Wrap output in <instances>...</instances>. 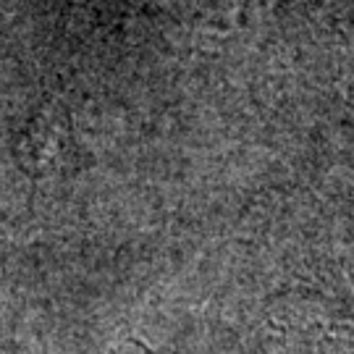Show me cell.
Returning <instances> with one entry per match:
<instances>
[{
  "label": "cell",
  "mask_w": 354,
  "mask_h": 354,
  "mask_svg": "<svg viewBox=\"0 0 354 354\" xmlns=\"http://www.w3.org/2000/svg\"><path fill=\"white\" fill-rule=\"evenodd\" d=\"M74 150V129L71 115L64 102H42L35 115L19 131V140L13 147L16 163L29 178H45L58 174Z\"/></svg>",
  "instance_id": "6da1fadb"
},
{
  "label": "cell",
  "mask_w": 354,
  "mask_h": 354,
  "mask_svg": "<svg viewBox=\"0 0 354 354\" xmlns=\"http://www.w3.org/2000/svg\"><path fill=\"white\" fill-rule=\"evenodd\" d=\"M111 354H155V352H152L147 344H142L140 339H127L124 344H118Z\"/></svg>",
  "instance_id": "7a4b0ae2"
}]
</instances>
